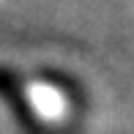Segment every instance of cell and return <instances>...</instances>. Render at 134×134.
Instances as JSON below:
<instances>
[{
    "instance_id": "cell-1",
    "label": "cell",
    "mask_w": 134,
    "mask_h": 134,
    "mask_svg": "<svg viewBox=\"0 0 134 134\" xmlns=\"http://www.w3.org/2000/svg\"><path fill=\"white\" fill-rule=\"evenodd\" d=\"M0 99L8 104L14 120L27 134H41V120H38V115H36L33 104H30L25 88H22V82L16 80L14 74H8V71H0Z\"/></svg>"
}]
</instances>
